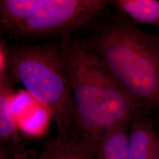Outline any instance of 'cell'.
Masks as SVG:
<instances>
[{"label":"cell","mask_w":159,"mask_h":159,"mask_svg":"<svg viewBox=\"0 0 159 159\" xmlns=\"http://www.w3.org/2000/svg\"><path fill=\"white\" fill-rule=\"evenodd\" d=\"M82 38L124 89L133 108L159 117V35L109 8Z\"/></svg>","instance_id":"6da1fadb"},{"label":"cell","mask_w":159,"mask_h":159,"mask_svg":"<svg viewBox=\"0 0 159 159\" xmlns=\"http://www.w3.org/2000/svg\"><path fill=\"white\" fill-rule=\"evenodd\" d=\"M57 42L75 110L72 143L95 156L102 137L130 119L134 106L124 89L81 37H67Z\"/></svg>","instance_id":"7a4b0ae2"},{"label":"cell","mask_w":159,"mask_h":159,"mask_svg":"<svg viewBox=\"0 0 159 159\" xmlns=\"http://www.w3.org/2000/svg\"><path fill=\"white\" fill-rule=\"evenodd\" d=\"M10 71L33 99L47 110L56 125L60 142H72L75 110L68 76L57 41L7 43Z\"/></svg>","instance_id":"3957f363"},{"label":"cell","mask_w":159,"mask_h":159,"mask_svg":"<svg viewBox=\"0 0 159 159\" xmlns=\"http://www.w3.org/2000/svg\"><path fill=\"white\" fill-rule=\"evenodd\" d=\"M110 7L107 0H1L0 32L18 43L80 37Z\"/></svg>","instance_id":"277c9868"},{"label":"cell","mask_w":159,"mask_h":159,"mask_svg":"<svg viewBox=\"0 0 159 159\" xmlns=\"http://www.w3.org/2000/svg\"><path fill=\"white\" fill-rule=\"evenodd\" d=\"M128 159H159V131L154 117L135 108L129 120Z\"/></svg>","instance_id":"5b68a950"},{"label":"cell","mask_w":159,"mask_h":159,"mask_svg":"<svg viewBox=\"0 0 159 159\" xmlns=\"http://www.w3.org/2000/svg\"><path fill=\"white\" fill-rule=\"evenodd\" d=\"M16 81L7 61L0 62V143L20 142L17 123L12 111Z\"/></svg>","instance_id":"8992f818"},{"label":"cell","mask_w":159,"mask_h":159,"mask_svg":"<svg viewBox=\"0 0 159 159\" xmlns=\"http://www.w3.org/2000/svg\"><path fill=\"white\" fill-rule=\"evenodd\" d=\"M109 5L139 26L148 24L159 27V1L111 0Z\"/></svg>","instance_id":"52a82bcc"},{"label":"cell","mask_w":159,"mask_h":159,"mask_svg":"<svg viewBox=\"0 0 159 159\" xmlns=\"http://www.w3.org/2000/svg\"><path fill=\"white\" fill-rule=\"evenodd\" d=\"M129 120L107 132L97 147L96 159H128Z\"/></svg>","instance_id":"ba28073f"},{"label":"cell","mask_w":159,"mask_h":159,"mask_svg":"<svg viewBox=\"0 0 159 159\" xmlns=\"http://www.w3.org/2000/svg\"><path fill=\"white\" fill-rule=\"evenodd\" d=\"M43 152L49 159H96L73 144L63 143L56 138L47 142Z\"/></svg>","instance_id":"9c48e42d"},{"label":"cell","mask_w":159,"mask_h":159,"mask_svg":"<svg viewBox=\"0 0 159 159\" xmlns=\"http://www.w3.org/2000/svg\"><path fill=\"white\" fill-rule=\"evenodd\" d=\"M0 159H12L9 157L7 154L4 153V151L1 150V154H0Z\"/></svg>","instance_id":"30bf717a"},{"label":"cell","mask_w":159,"mask_h":159,"mask_svg":"<svg viewBox=\"0 0 159 159\" xmlns=\"http://www.w3.org/2000/svg\"><path fill=\"white\" fill-rule=\"evenodd\" d=\"M39 159H49V158L46 155V154L44 152H43L41 154H40V157H39Z\"/></svg>","instance_id":"8fae6325"},{"label":"cell","mask_w":159,"mask_h":159,"mask_svg":"<svg viewBox=\"0 0 159 159\" xmlns=\"http://www.w3.org/2000/svg\"><path fill=\"white\" fill-rule=\"evenodd\" d=\"M154 120H155V121L158 122V121H159V118H157V119H154Z\"/></svg>","instance_id":"7c38bea8"},{"label":"cell","mask_w":159,"mask_h":159,"mask_svg":"<svg viewBox=\"0 0 159 159\" xmlns=\"http://www.w3.org/2000/svg\"><path fill=\"white\" fill-rule=\"evenodd\" d=\"M34 159V158H30V159Z\"/></svg>","instance_id":"4fadbf2b"}]
</instances>
